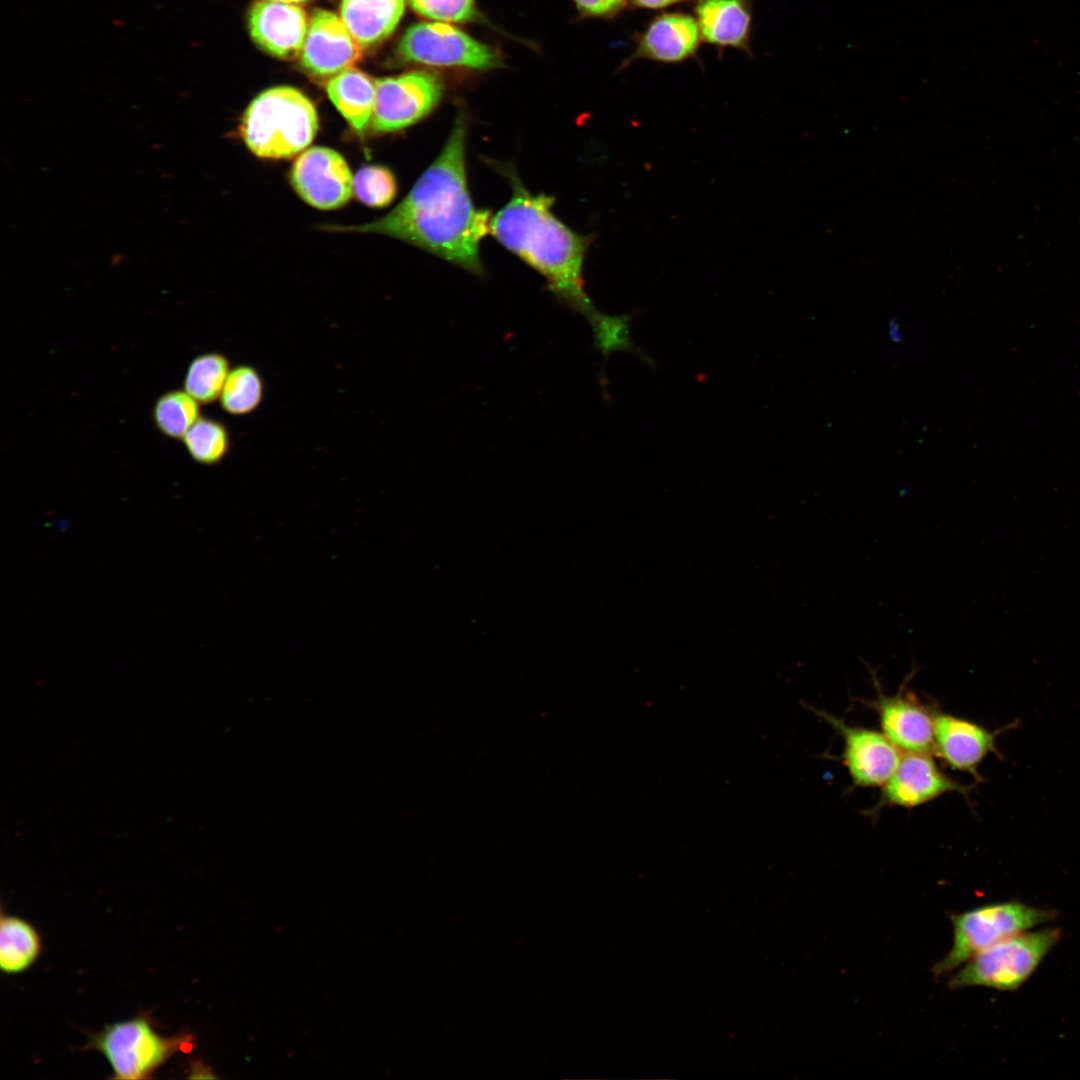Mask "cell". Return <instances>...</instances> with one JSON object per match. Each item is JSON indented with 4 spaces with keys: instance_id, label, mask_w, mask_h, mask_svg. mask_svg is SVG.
I'll return each instance as SVG.
<instances>
[{
    "instance_id": "6da1fadb",
    "label": "cell",
    "mask_w": 1080,
    "mask_h": 1080,
    "mask_svg": "<svg viewBox=\"0 0 1080 1080\" xmlns=\"http://www.w3.org/2000/svg\"><path fill=\"white\" fill-rule=\"evenodd\" d=\"M466 136V121L459 115L440 154L389 213L365 224L325 229L389 236L482 275L480 242L490 232L492 217L475 207L470 197Z\"/></svg>"
},
{
    "instance_id": "7a4b0ae2",
    "label": "cell",
    "mask_w": 1080,
    "mask_h": 1080,
    "mask_svg": "<svg viewBox=\"0 0 1080 1080\" xmlns=\"http://www.w3.org/2000/svg\"><path fill=\"white\" fill-rule=\"evenodd\" d=\"M508 203L491 219L490 232L507 249L539 272L551 292L591 324L599 315L584 289L583 263L591 236L572 231L552 212L553 198L534 195L510 169Z\"/></svg>"
},
{
    "instance_id": "3957f363",
    "label": "cell",
    "mask_w": 1080,
    "mask_h": 1080,
    "mask_svg": "<svg viewBox=\"0 0 1080 1080\" xmlns=\"http://www.w3.org/2000/svg\"><path fill=\"white\" fill-rule=\"evenodd\" d=\"M319 118L313 102L291 86H276L259 93L244 111L239 133L257 157L287 159L314 140Z\"/></svg>"
},
{
    "instance_id": "277c9868",
    "label": "cell",
    "mask_w": 1080,
    "mask_h": 1080,
    "mask_svg": "<svg viewBox=\"0 0 1080 1080\" xmlns=\"http://www.w3.org/2000/svg\"><path fill=\"white\" fill-rule=\"evenodd\" d=\"M1057 916L1054 909L1020 901L990 903L949 915L952 946L932 967L936 978L954 972L970 958L1013 935L1044 925Z\"/></svg>"
},
{
    "instance_id": "5b68a950",
    "label": "cell",
    "mask_w": 1080,
    "mask_h": 1080,
    "mask_svg": "<svg viewBox=\"0 0 1080 1080\" xmlns=\"http://www.w3.org/2000/svg\"><path fill=\"white\" fill-rule=\"evenodd\" d=\"M1061 935L1060 928L1044 927L1006 938L956 969L948 986L951 989L980 986L1016 991L1034 974Z\"/></svg>"
},
{
    "instance_id": "8992f818",
    "label": "cell",
    "mask_w": 1080,
    "mask_h": 1080,
    "mask_svg": "<svg viewBox=\"0 0 1080 1080\" xmlns=\"http://www.w3.org/2000/svg\"><path fill=\"white\" fill-rule=\"evenodd\" d=\"M192 1041L191 1034H160L151 1018L142 1015L109 1024L102 1031L91 1034L85 1048L106 1057L114 1079L138 1080L151 1078L174 1054L190 1048Z\"/></svg>"
},
{
    "instance_id": "52a82bcc",
    "label": "cell",
    "mask_w": 1080,
    "mask_h": 1080,
    "mask_svg": "<svg viewBox=\"0 0 1080 1080\" xmlns=\"http://www.w3.org/2000/svg\"><path fill=\"white\" fill-rule=\"evenodd\" d=\"M396 54L405 62L428 66L487 70L501 65L494 48L439 22L410 26L399 41Z\"/></svg>"
},
{
    "instance_id": "ba28073f",
    "label": "cell",
    "mask_w": 1080,
    "mask_h": 1080,
    "mask_svg": "<svg viewBox=\"0 0 1080 1080\" xmlns=\"http://www.w3.org/2000/svg\"><path fill=\"white\" fill-rule=\"evenodd\" d=\"M375 85L370 125L374 134L394 133L416 124L437 106L444 91L441 78L425 70L378 78Z\"/></svg>"
},
{
    "instance_id": "9c48e42d",
    "label": "cell",
    "mask_w": 1080,
    "mask_h": 1080,
    "mask_svg": "<svg viewBox=\"0 0 1080 1080\" xmlns=\"http://www.w3.org/2000/svg\"><path fill=\"white\" fill-rule=\"evenodd\" d=\"M353 178L345 158L324 146L303 151L289 173L290 183L299 197L321 210L344 206L353 194Z\"/></svg>"
},
{
    "instance_id": "30bf717a",
    "label": "cell",
    "mask_w": 1080,
    "mask_h": 1080,
    "mask_svg": "<svg viewBox=\"0 0 1080 1080\" xmlns=\"http://www.w3.org/2000/svg\"><path fill=\"white\" fill-rule=\"evenodd\" d=\"M362 52L340 15L322 8L312 11L299 57L306 74L327 81L353 67L361 59Z\"/></svg>"
},
{
    "instance_id": "8fae6325",
    "label": "cell",
    "mask_w": 1080,
    "mask_h": 1080,
    "mask_svg": "<svg viewBox=\"0 0 1080 1080\" xmlns=\"http://www.w3.org/2000/svg\"><path fill=\"white\" fill-rule=\"evenodd\" d=\"M842 736V761L856 786H883L896 769L900 750L884 735L872 729L851 726L843 720L807 706Z\"/></svg>"
},
{
    "instance_id": "7c38bea8",
    "label": "cell",
    "mask_w": 1080,
    "mask_h": 1080,
    "mask_svg": "<svg viewBox=\"0 0 1080 1080\" xmlns=\"http://www.w3.org/2000/svg\"><path fill=\"white\" fill-rule=\"evenodd\" d=\"M1017 725L1018 721H1014L996 731H990L968 719L935 713L934 752L952 769L969 773L977 781H983L978 772L980 764L990 753L1001 757L995 740L999 734Z\"/></svg>"
},
{
    "instance_id": "4fadbf2b",
    "label": "cell",
    "mask_w": 1080,
    "mask_h": 1080,
    "mask_svg": "<svg viewBox=\"0 0 1080 1080\" xmlns=\"http://www.w3.org/2000/svg\"><path fill=\"white\" fill-rule=\"evenodd\" d=\"M310 16L298 4L256 1L248 10L247 27L253 42L282 60L299 59Z\"/></svg>"
},
{
    "instance_id": "5bb4252c",
    "label": "cell",
    "mask_w": 1080,
    "mask_h": 1080,
    "mask_svg": "<svg viewBox=\"0 0 1080 1080\" xmlns=\"http://www.w3.org/2000/svg\"><path fill=\"white\" fill-rule=\"evenodd\" d=\"M871 704L878 714L882 732L900 751L934 752L936 712L915 694L902 687L897 694L887 696L878 688V696Z\"/></svg>"
},
{
    "instance_id": "9a60e30c",
    "label": "cell",
    "mask_w": 1080,
    "mask_h": 1080,
    "mask_svg": "<svg viewBox=\"0 0 1080 1080\" xmlns=\"http://www.w3.org/2000/svg\"><path fill=\"white\" fill-rule=\"evenodd\" d=\"M882 788V803L904 808L922 805L945 793L967 795L970 790L944 774L930 754L914 752L901 754Z\"/></svg>"
},
{
    "instance_id": "2e32d148",
    "label": "cell",
    "mask_w": 1080,
    "mask_h": 1080,
    "mask_svg": "<svg viewBox=\"0 0 1080 1080\" xmlns=\"http://www.w3.org/2000/svg\"><path fill=\"white\" fill-rule=\"evenodd\" d=\"M697 20L679 12L655 17L640 35L631 59L677 63L695 55L700 44Z\"/></svg>"
},
{
    "instance_id": "e0dca14e",
    "label": "cell",
    "mask_w": 1080,
    "mask_h": 1080,
    "mask_svg": "<svg viewBox=\"0 0 1080 1080\" xmlns=\"http://www.w3.org/2000/svg\"><path fill=\"white\" fill-rule=\"evenodd\" d=\"M695 14L706 42L748 50L751 8L747 0H699Z\"/></svg>"
},
{
    "instance_id": "ac0fdd59",
    "label": "cell",
    "mask_w": 1080,
    "mask_h": 1080,
    "mask_svg": "<svg viewBox=\"0 0 1080 1080\" xmlns=\"http://www.w3.org/2000/svg\"><path fill=\"white\" fill-rule=\"evenodd\" d=\"M405 0H342L340 17L363 50L387 40L396 29Z\"/></svg>"
},
{
    "instance_id": "d6986e66",
    "label": "cell",
    "mask_w": 1080,
    "mask_h": 1080,
    "mask_svg": "<svg viewBox=\"0 0 1080 1080\" xmlns=\"http://www.w3.org/2000/svg\"><path fill=\"white\" fill-rule=\"evenodd\" d=\"M325 90L350 127L364 136L370 130L374 110L375 79L353 66L327 80Z\"/></svg>"
},
{
    "instance_id": "ffe728a7",
    "label": "cell",
    "mask_w": 1080,
    "mask_h": 1080,
    "mask_svg": "<svg viewBox=\"0 0 1080 1080\" xmlns=\"http://www.w3.org/2000/svg\"><path fill=\"white\" fill-rule=\"evenodd\" d=\"M41 952V939L28 921L2 914L0 920V967L4 973H21L31 967Z\"/></svg>"
},
{
    "instance_id": "44dd1931",
    "label": "cell",
    "mask_w": 1080,
    "mask_h": 1080,
    "mask_svg": "<svg viewBox=\"0 0 1080 1080\" xmlns=\"http://www.w3.org/2000/svg\"><path fill=\"white\" fill-rule=\"evenodd\" d=\"M230 370L227 357L221 353L198 355L187 367L184 390L200 404L219 400Z\"/></svg>"
},
{
    "instance_id": "7402d4cb",
    "label": "cell",
    "mask_w": 1080,
    "mask_h": 1080,
    "mask_svg": "<svg viewBox=\"0 0 1080 1080\" xmlns=\"http://www.w3.org/2000/svg\"><path fill=\"white\" fill-rule=\"evenodd\" d=\"M201 417L200 403L183 390L162 394L154 403L152 420L164 436L180 440Z\"/></svg>"
},
{
    "instance_id": "603a6c76",
    "label": "cell",
    "mask_w": 1080,
    "mask_h": 1080,
    "mask_svg": "<svg viewBox=\"0 0 1080 1080\" xmlns=\"http://www.w3.org/2000/svg\"><path fill=\"white\" fill-rule=\"evenodd\" d=\"M264 397V382L258 370L250 365H238L227 376L219 402L222 409L235 416L256 410Z\"/></svg>"
},
{
    "instance_id": "cb8c5ba5",
    "label": "cell",
    "mask_w": 1080,
    "mask_h": 1080,
    "mask_svg": "<svg viewBox=\"0 0 1080 1080\" xmlns=\"http://www.w3.org/2000/svg\"><path fill=\"white\" fill-rule=\"evenodd\" d=\"M183 444L197 463L215 465L230 449L226 426L218 420L201 416L183 437Z\"/></svg>"
},
{
    "instance_id": "d4e9b609",
    "label": "cell",
    "mask_w": 1080,
    "mask_h": 1080,
    "mask_svg": "<svg viewBox=\"0 0 1080 1080\" xmlns=\"http://www.w3.org/2000/svg\"><path fill=\"white\" fill-rule=\"evenodd\" d=\"M633 318V313L621 315L600 313L595 321L590 324L594 336V345L606 359L617 351H625L637 356L646 364L655 367L654 360L632 340L631 322Z\"/></svg>"
},
{
    "instance_id": "484cf974",
    "label": "cell",
    "mask_w": 1080,
    "mask_h": 1080,
    "mask_svg": "<svg viewBox=\"0 0 1080 1080\" xmlns=\"http://www.w3.org/2000/svg\"><path fill=\"white\" fill-rule=\"evenodd\" d=\"M397 190L393 172L382 165H365L353 178V194L372 208L388 206L396 197Z\"/></svg>"
},
{
    "instance_id": "4316f807",
    "label": "cell",
    "mask_w": 1080,
    "mask_h": 1080,
    "mask_svg": "<svg viewBox=\"0 0 1080 1080\" xmlns=\"http://www.w3.org/2000/svg\"><path fill=\"white\" fill-rule=\"evenodd\" d=\"M417 14L438 21L467 22L478 18L475 0H407Z\"/></svg>"
},
{
    "instance_id": "83f0119b",
    "label": "cell",
    "mask_w": 1080,
    "mask_h": 1080,
    "mask_svg": "<svg viewBox=\"0 0 1080 1080\" xmlns=\"http://www.w3.org/2000/svg\"><path fill=\"white\" fill-rule=\"evenodd\" d=\"M578 10L592 17H608L618 13L627 0H574Z\"/></svg>"
},
{
    "instance_id": "f1b7e54d",
    "label": "cell",
    "mask_w": 1080,
    "mask_h": 1080,
    "mask_svg": "<svg viewBox=\"0 0 1080 1080\" xmlns=\"http://www.w3.org/2000/svg\"><path fill=\"white\" fill-rule=\"evenodd\" d=\"M681 1L684 0H631L635 6L648 9L664 8Z\"/></svg>"
},
{
    "instance_id": "f546056e",
    "label": "cell",
    "mask_w": 1080,
    "mask_h": 1080,
    "mask_svg": "<svg viewBox=\"0 0 1080 1080\" xmlns=\"http://www.w3.org/2000/svg\"><path fill=\"white\" fill-rule=\"evenodd\" d=\"M260 1L283 2V3H291V4H303V3H306V2H308L310 0H260Z\"/></svg>"
}]
</instances>
